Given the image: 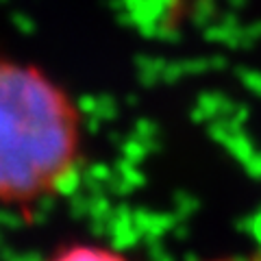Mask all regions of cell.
<instances>
[{"instance_id":"obj_2","label":"cell","mask_w":261,"mask_h":261,"mask_svg":"<svg viewBox=\"0 0 261 261\" xmlns=\"http://www.w3.org/2000/svg\"><path fill=\"white\" fill-rule=\"evenodd\" d=\"M53 261H128V259L116 250L96 246V244H74V246L61 250Z\"/></svg>"},{"instance_id":"obj_1","label":"cell","mask_w":261,"mask_h":261,"mask_svg":"<svg viewBox=\"0 0 261 261\" xmlns=\"http://www.w3.org/2000/svg\"><path fill=\"white\" fill-rule=\"evenodd\" d=\"M76 100L33 63L0 57V205L68 192L83 161Z\"/></svg>"},{"instance_id":"obj_3","label":"cell","mask_w":261,"mask_h":261,"mask_svg":"<svg viewBox=\"0 0 261 261\" xmlns=\"http://www.w3.org/2000/svg\"><path fill=\"white\" fill-rule=\"evenodd\" d=\"M209 261H261V252H255V255H242V257H222V259H209Z\"/></svg>"}]
</instances>
